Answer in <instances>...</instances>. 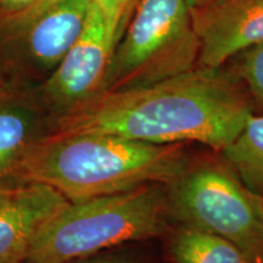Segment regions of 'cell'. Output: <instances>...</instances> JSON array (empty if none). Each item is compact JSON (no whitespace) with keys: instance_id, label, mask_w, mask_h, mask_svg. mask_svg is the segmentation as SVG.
Returning a JSON list of instances; mask_svg holds the SVG:
<instances>
[{"instance_id":"6da1fadb","label":"cell","mask_w":263,"mask_h":263,"mask_svg":"<svg viewBox=\"0 0 263 263\" xmlns=\"http://www.w3.org/2000/svg\"><path fill=\"white\" fill-rule=\"evenodd\" d=\"M252 115L244 93L218 68L197 67L141 87L103 91L51 120L50 132L95 133L222 150Z\"/></svg>"},{"instance_id":"7a4b0ae2","label":"cell","mask_w":263,"mask_h":263,"mask_svg":"<svg viewBox=\"0 0 263 263\" xmlns=\"http://www.w3.org/2000/svg\"><path fill=\"white\" fill-rule=\"evenodd\" d=\"M190 164L184 144L49 132L29 147L10 178L44 184L68 202H78L146 184H170Z\"/></svg>"},{"instance_id":"3957f363","label":"cell","mask_w":263,"mask_h":263,"mask_svg":"<svg viewBox=\"0 0 263 263\" xmlns=\"http://www.w3.org/2000/svg\"><path fill=\"white\" fill-rule=\"evenodd\" d=\"M167 184L67 202L42 227L27 263H68L163 235L172 223Z\"/></svg>"},{"instance_id":"277c9868","label":"cell","mask_w":263,"mask_h":263,"mask_svg":"<svg viewBox=\"0 0 263 263\" xmlns=\"http://www.w3.org/2000/svg\"><path fill=\"white\" fill-rule=\"evenodd\" d=\"M200 38L185 0H140L117 43L103 91L141 87L196 67Z\"/></svg>"},{"instance_id":"5b68a950","label":"cell","mask_w":263,"mask_h":263,"mask_svg":"<svg viewBox=\"0 0 263 263\" xmlns=\"http://www.w3.org/2000/svg\"><path fill=\"white\" fill-rule=\"evenodd\" d=\"M167 192L173 222L219 236L250 263H263V199L228 166L190 164Z\"/></svg>"},{"instance_id":"8992f818","label":"cell","mask_w":263,"mask_h":263,"mask_svg":"<svg viewBox=\"0 0 263 263\" xmlns=\"http://www.w3.org/2000/svg\"><path fill=\"white\" fill-rule=\"evenodd\" d=\"M117 43L100 9L91 3L83 32L39 88L41 104L50 111L51 120L101 93Z\"/></svg>"},{"instance_id":"52a82bcc","label":"cell","mask_w":263,"mask_h":263,"mask_svg":"<svg viewBox=\"0 0 263 263\" xmlns=\"http://www.w3.org/2000/svg\"><path fill=\"white\" fill-rule=\"evenodd\" d=\"M90 6L91 0H43L33 8L16 28L28 64L50 74L83 32Z\"/></svg>"},{"instance_id":"ba28073f","label":"cell","mask_w":263,"mask_h":263,"mask_svg":"<svg viewBox=\"0 0 263 263\" xmlns=\"http://www.w3.org/2000/svg\"><path fill=\"white\" fill-rule=\"evenodd\" d=\"M197 66L219 68L239 52L263 42V0H227L196 25Z\"/></svg>"},{"instance_id":"9c48e42d","label":"cell","mask_w":263,"mask_h":263,"mask_svg":"<svg viewBox=\"0 0 263 263\" xmlns=\"http://www.w3.org/2000/svg\"><path fill=\"white\" fill-rule=\"evenodd\" d=\"M67 202L44 184H20L0 205V263L27 261L39 230Z\"/></svg>"},{"instance_id":"30bf717a","label":"cell","mask_w":263,"mask_h":263,"mask_svg":"<svg viewBox=\"0 0 263 263\" xmlns=\"http://www.w3.org/2000/svg\"><path fill=\"white\" fill-rule=\"evenodd\" d=\"M43 110L31 99L0 94V178H10L29 147L50 132Z\"/></svg>"},{"instance_id":"8fae6325","label":"cell","mask_w":263,"mask_h":263,"mask_svg":"<svg viewBox=\"0 0 263 263\" xmlns=\"http://www.w3.org/2000/svg\"><path fill=\"white\" fill-rule=\"evenodd\" d=\"M166 257L170 263H250L232 242L185 226L171 233Z\"/></svg>"},{"instance_id":"7c38bea8","label":"cell","mask_w":263,"mask_h":263,"mask_svg":"<svg viewBox=\"0 0 263 263\" xmlns=\"http://www.w3.org/2000/svg\"><path fill=\"white\" fill-rule=\"evenodd\" d=\"M221 151L227 166L241 183L263 199V115L252 114L238 136Z\"/></svg>"},{"instance_id":"4fadbf2b","label":"cell","mask_w":263,"mask_h":263,"mask_svg":"<svg viewBox=\"0 0 263 263\" xmlns=\"http://www.w3.org/2000/svg\"><path fill=\"white\" fill-rule=\"evenodd\" d=\"M245 51L241 65L242 77L252 95L263 104V42Z\"/></svg>"},{"instance_id":"5bb4252c","label":"cell","mask_w":263,"mask_h":263,"mask_svg":"<svg viewBox=\"0 0 263 263\" xmlns=\"http://www.w3.org/2000/svg\"><path fill=\"white\" fill-rule=\"evenodd\" d=\"M68 263H153L149 256L139 251L126 249H112L88 256Z\"/></svg>"},{"instance_id":"9a60e30c","label":"cell","mask_w":263,"mask_h":263,"mask_svg":"<svg viewBox=\"0 0 263 263\" xmlns=\"http://www.w3.org/2000/svg\"><path fill=\"white\" fill-rule=\"evenodd\" d=\"M91 3L100 9L108 31L118 37L121 18L129 0H91Z\"/></svg>"},{"instance_id":"2e32d148","label":"cell","mask_w":263,"mask_h":263,"mask_svg":"<svg viewBox=\"0 0 263 263\" xmlns=\"http://www.w3.org/2000/svg\"><path fill=\"white\" fill-rule=\"evenodd\" d=\"M43 0H0V10L8 14H18L35 8Z\"/></svg>"},{"instance_id":"e0dca14e","label":"cell","mask_w":263,"mask_h":263,"mask_svg":"<svg viewBox=\"0 0 263 263\" xmlns=\"http://www.w3.org/2000/svg\"><path fill=\"white\" fill-rule=\"evenodd\" d=\"M22 182L12 178H0V205L14 194Z\"/></svg>"},{"instance_id":"ac0fdd59","label":"cell","mask_w":263,"mask_h":263,"mask_svg":"<svg viewBox=\"0 0 263 263\" xmlns=\"http://www.w3.org/2000/svg\"><path fill=\"white\" fill-rule=\"evenodd\" d=\"M185 2H186V4L189 5V8L193 9V8H195V6L201 5L202 3L206 2V0H185Z\"/></svg>"},{"instance_id":"d6986e66","label":"cell","mask_w":263,"mask_h":263,"mask_svg":"<svg viewBox=\"0 0 263 263\" xmlns=\"http://www.w3.org/2000/svg\"><path fill=\"white\" fill-rule=\"evenodd\" d=\"M25 263H27V262H25Z\"/></svg>"}]
</instances>
